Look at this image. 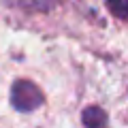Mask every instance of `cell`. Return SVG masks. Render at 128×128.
<instances>
[{"mask_svg":"<svg viewBox=\"0 0 128 128\" xmlns=\"http://www.w3.org/2000/svg\"><path fill=\"white\" fill-rule=\"evenodd\" d=\"M43 102H45V96L36 83L28 81V79H17L11 86V107L15 111L30 113V111H36Z\"/></svg>","mask_w":128,"mask_h":128,"instance_id":"6da1fadb","label":"cell"},{"mask_svg":"<svg viewBox=\"0 0 128 128\" xmlns=\"http://www.w3.org/2000/svg\"><path fill=\"white\" fill-rule=\"evenodd\" d=\"M81 122L86 124V126H105V124H109V118H107V113L102 109H98V107H88L81 113Z\"/></svg>","mask_w":128,"mask_h":128,"instance_id":"3957f363","label":"cell"},{"mask_svg":"<svg viewBox=\"0 0 128 128\" xmlns=\"http://www.w3.org/2000/svg\"><path fill=\"white\" fill-rule=\"evenodd\" d=\"M4 2L24 11H51L62 0H4Z\"/></svg>","mask_w":128,"mask_h":128,"instance_id":"7a4b0ae2","label":"cell"},{"mask_svg":"<svg viewBox=\"0 0 128 128\" xmlns=\"http://www.w3.org/2000/svg\"><path fill=\"white\" fill-rule=\"evenodd\" d=\"M107 9L120 22H128V0H105Z\"/></svg>","mask_w":128,"mask_h":128,"instance_id":"277c9868","label":"cell"}]
</instances>
